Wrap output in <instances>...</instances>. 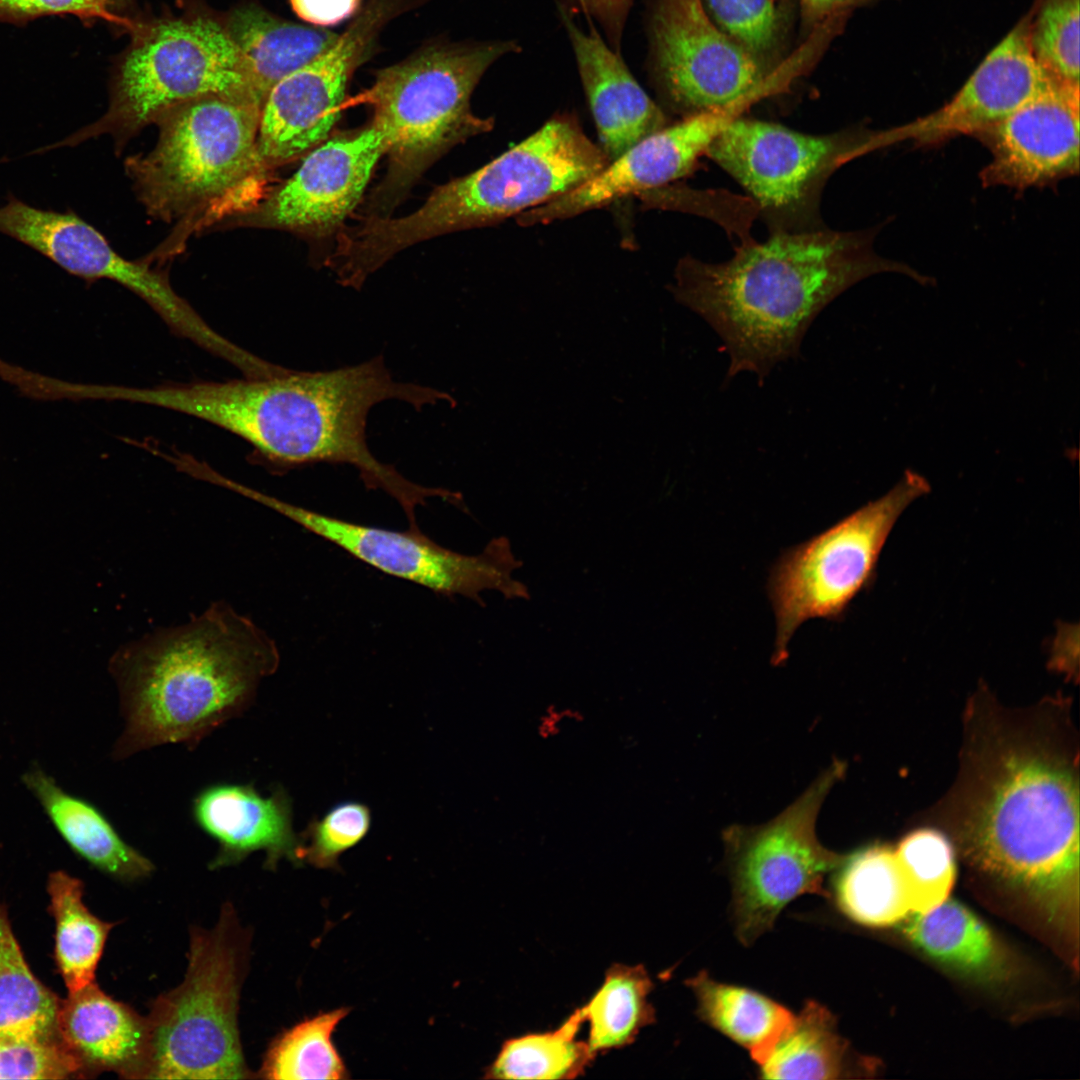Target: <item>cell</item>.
<instances>
[{"label":"cell","instance_id":"d6a6232c","mask_svg":"<svg viewBox=\"0 0 1080 1080\" xmlns=\"http://www.w3.org/2000/svg\"><path fill=\"white\" fill-rule=\"evenodd\" d=\"M895 852L906 878L911 914L929 911L948 898L956 871L953 847L943 833L912 832Z\"/></svg>","mask_w":1080,"mask_h":1080},{"label":"cell","instance_id":"4316f807","mask_svg":"<svg viewBox=\"0 0 1080 1080\" xmlns=\"http://www.w3.org/2000/svg\"><path fill=\"white\" fill-rule=\"evenodd\" d=\"M854 1060L832 1013L807 1001L759 1070L766 1079H840L856 1072Z\"/></svg>","mask_w":1080,"mask_h":1080},{"label":"cell","instance_id":"5b68a950","mask_svg":"<svg viewBox=\"0 0 1080 1080\" xmlns=\"http://www.w3.org/2000/svg\"><path fill=\"white\" fill-rule=\"evenodd\" d=\"M260 112L254 99L223 95L164 112L153 149L125 161L147 213L192 228L256 207L269 173L257 147Z\"/></svg>","mask_w":1080,"mask_h":1080},{"label":"cell","instance_id":"484cf974","mask_svg":"<svg viewBox=\"0 0 1080 1080\" xmlns=\"http://www.w3.org/2000/svg\"><path fill=\"white\" fill-rule=\"evenodd\" d=\"M686 983L702 1021L747 1049L758 1066L794 1021L795 1015L778 1002L754 990L718 982L705 971Z\"/></svg>","mask_w":1080,"mask_h":1080},{"label":"cell","instance_id":"9c48e42d","mask_svg":"<svg viewBox=\"0 0 1080 1080\" xmlns=\"http://www.w3.org/2000/svg\"><path fill=\"white\" fill-rule=\"evenodd\" d=\"M928 490L922 476L907 471L884 496L778 557L767 582L776 623L773 665L786 662L788 644L804 622L844 617L853 599L870 584L898 517Z\"/></svg>","mask_w":1080,"mask_h":1080},{"label":"cell","instance_id":"d6986e66","mask_svg":"<svg viewBox=\"0 0 1080 1080\" xmlns=\"http://www.w3.org/2000/svg\"><path fill=\"white\" fill-rule=\"evenodd\" d=\"M191 811L195 824L218 843L211 869L238 864L255 851H265L271 870L283 858L299 864L292 802L280 786L264 797L251 784H212L194 797Z\"/></svg>","mask_w":1080,"mask_h":1080},{"label":"cell","instance_id":"ab89813d","mask_svg":"<svg viewBox=\"0 0 1080 1080\" xmlns=\"http://www.w3.org/2000/svg\"><path fill=\"white\" fill-rule=\"evenodd\" d=\"M294 12L316 27L338 24L353 15L360 0H290Z\"/></svg>","mask_w":1080,"mask_h":1080},{"label":"cell","instance_id":"ac0fdd59","mask_svg":"<svg viewBox=\"0 0 1080 1080\" xmlns=\"http://www.w3.org/2000/svg\"><path fill=\"white\" fill-rule=\"evenodd\" d=\"M1079 86L1058 83L976 137L989 149L984 186L1024 190L1079 171Z\"/></svg>","mask_w":1080,"mask_h":1080},{"label":"cell","instance_id":"4dcf8cb0","mask_svg":"<svg viewBox=\"0 0 1080 1080\" xmlns=\"http://www.w3.org/2000/svg\"><path fill=\"white\" fill-rule=\"evenodd\" d=\"M350 1012L341 1007L306 1018L282 1033L270 1046L260 1077L278 1080L346 1079V1066L332 1034Z\"/></svg>","mask_w":1080,"mask_h":1080},{"label":"cell","instance_id":"e575fe53","mask_svg":"<svg viewBox=\"0 0 1080 1080\" xmlns=\"http://www.w3.org/2000/svg\"><path fill=\"white\" fill-rule=\"evenodd\" d=\"M712 20L764 64L778 68L785 20L775 0H701Z\"/></svg>","mask_w":1080,"mask_h":1080},{"label":"cell","instance_id":"d590c367","mask_svg":"<svg viewBox=\"0 0 1080 1080\" xmlns=\"http://www.w3.org/2000/svg\"><path fill=\"white\" fill-rule=\"evenodd\" d=\"M371 812L356 801L341 802L321 818H313L301 833L298 863L317 868H336L345 851L357 845L369 832Z\"/></svg>","mask_w":1080,"mask_h":1080},{"label":"cell","instance_id":"7c38bea8","mask_svg":"<svg viewBox=\"0 0 1080 1080\" xmlns=\"http://www.w3.org/2000/svg\"><path fill=\"white\" fill-rule=\"evenodd\" d=\"M650 67L668 108L682 118L737 109L786 80L725 33L701 0H656L649 19Z\"/></svg>","mask_w":1080,"mask_h":1080},{"label":"cell","instance_id":"836d02e7","mask_svg":"<svg viewBox=\"0 0 1080 1080\" xmlns=\"http://www.w3.org/2000/svg\"><path fill=\"white\" fill-rule=\"evenodd\" d=\"M1029 14L1038 64L1056 81L1079 86V0H1037Z\"/></svg>","mask_w":1080,"mask_h":1080},{"label":"cell","instance_id":"44dd1931","mask_svg":"<svg viewBox=\"0 0 1080 1080\" xmlns=\"http://www.w3.org/2000/svg\"><path fill=\"white\" fill-rule=\"evenodd\" d=\"M575 55L600 141L611 162L643 138L669 125L662 108L638 84L620 53L593 25L584 32L560 12Z\"/></svg>","mask_w":1080,"mask_h":1080},{"label":"cell","instance_id":"6da1fadb","mask_svg":"<svg viewBox=\"0 0 1080 1080\" xmlns=\"http://www.w3.org/2000/svg\"><path fill=\"white\" fill-rule=\"evenodd\" d=\"M951 829L967 861L1055 925L1077 923L1079 778L1064 710L973 703Z\"/></svg>","mask_w":1080,"mask_h":1080},{"label":"cell","instance_id":"8fae6325","mask_svg":"<svg viewBox=\"0 0 1080 1080\" xmlns=\"http://www.w3.org/2000/svg\"><path fill=\"white\" fill-rule=\"evenodd\" d=\"M844 772L845 764L835 760L769 822L735 824L723 831L736 935L744 945L770 930L796 897L828 896L824 877L838 867L844 854L822 846L815 827L825 798Z\"/></svg>","mask_w":1080,"mask_h":1080},{"label":"cell","instance_id":"2e32d148","mask_svg":"<svg viewBox=\"0 0 1080 1080\" xmlns=\"http://www.w3.org/2000/svg\"><path fill=\"white\" fill-rule=\"evenodd\" d=\"M742 111L700 113L643 138L597 175L552 201L517 216L521 226L547 224L667 186L688 175L718 133Z\"/></svg>","mask_w":1080,"mask_h":1080},{"label":"cell","instance_id":"ffe728a7","mask_svg":"<svg viewBox=\"0 0 1080 1080\" xmlns=\"http://www.w3.org/2000/svg\"><path fill=\"white\" fill-rule=\"evenodd\" d=\"M57 1033L80 1078L113 1072L149 1079L152 1042L147 1016L107 995L93 982L60 1001Z\"/></svg>","mask_w":1080,"mask_h":1080},{"label":"cell","instance_id":"9a60e30c","mask_svg":"<svg viewBox=\"0 0 1080 1080\" xmlns=\"http://www.w3.org/2000/svg\"><path fill=\"white\" fill-rule=\"evenodd\" d=\"M1029 19L1028 13L989 52L949 102L904 125L879 131L881 148L903 141L929 146L960 135L976 136L1060 83L1033 56Z\"/></svg>","mask_w":1080,"mask_h":1080},{"label":"cell","instance_id":"7402d4cb","mask_svg":"<svg viewBox=\"0 0 1080 1080\" xmlns=\"http://www.w3.org/2000/svg\"><path fill=\"white\" fill-rule=\"evenodd\" d=\"M22 781L62 839L89 864L128 882L154 871L153 863L129 845L94 804L65 791L39 766L27 770Z\"/></svg>","mask_w":1080,"mask_h":1080},{"label":"cell","instance_id":"ba28073f","mask_svg":"<svg viewBox=\"0 0 1080 1080\" xmlns=\"http://www.w3.org/2000/svg\"><path fill=\"white\" fill-rule=\"evenodd\" d=\"M134 29V40L114 74L106 113L33 153L76 146L101 135H110L119 153L144 127L185 102L210 95L257 101L225 24L207 16H187Z\"/></svg>","mask_w":1080,"mask_h":1080},{"label":"cell","instance_id":"f35d334b","mask_svg":"<svg viewBox=\"0 0 1080 1080\" xmlns=\"http://www.w3.org/2000/svg\"><path fill=\"white\" fill-rule=\"evenodd\" d=\"M634 0H558L559 11L584 15L602 28L609 46L619 52L624 26Z\"/></svg>","mask_w":1080,"mask_h":1080},{"label":"cell","instance_id":"1f68e13d","mask_svg":"<svg viewBox=\"0 0 1080 1080\" xmlns=\"http://www.w3.org/2000/svg\"><path fill=\"white\" fill-rule=\"evenodd\" d=\"M61 999L31 971L0 905V1033L56 1031Z\"/></svg>","mask_w":1080,"mask_h":1080},{"label":"cell","instance_id":"f1b7e54d","mask_svg":"<svg viewBox=\"0 0 1080 1080\" xmlns=\"http://www.w3.org/2000/svg\"><path fill=\"white\" fill-rule=\"evenodd\" d=\"M653 982L642 965L613 964L601 987L578 1008L589 1023L587 1044L594 1056L631 1044L640 1030L655 1022L648 996Z\"/></svg>","mask_w":1080,"mask_h":1080},{"label":"cell","instance_id":"30bf717a","mask_svg":"<svg viewBox=\"0 0 1080 1080\" xmlns=\"http://www.w3.org/2000/svg\"><path fill=\"white\" fill-rule=\"evenodd\" d=\"M877 149V131L849 128L811 135L739 115L705 154L752 196L770 232H777L823 226L819 202L828 178Z\"/></svg>","mask_w":1080,"mask_h":1080},{"label":"cell","instance_id":"b9f144b4","mask_svg":"<svg viewBox=\"0 0 1080 1080\" xmlns=\"http://www.w3.org/2000/svg\"><path fill=\"white\" fill-rule=\"evenodd\" d=\"M581 719L580 712L575 708L551 705L539 716L536 724L537 733L542 739L554 738L566 725L579 722Z\"/></svg>","mask_w":1080,"mask_h":1080},{"label":"cell","instance_id":"52a82bcc","mask_svg":"<svg viewBox=\"0 0 1080 1080\" xmlns=\"http://www.w3.org/2000/svg\"><path fill=\"white\" fill-rule=\"evenodd\" d=\"M250 935L230 904L210 929L190 933L183 981L160 994L147 1015L152 1042L149 1079H245L238 1029Z\"/></svg>","mask_w":1080,"mask_h":1080},{"label":"cell","instance_id":"8d00e7d4","mask_svg":"<svg viewBox=\"0 0 1080 1080\" xmlns=\"http://www.w3.org/2000/svg\"><path fill=\"white\" fill-rule=\"evenodd\" d=\"M80 1078L56 1031L0 1033V1079Z\"/></svg>","mask_w":1080,"mask_h":1080},{"label":"cell","instance_id":"8992f818","mask_svg":"<svg viewBox=\"0 0 1080 1080\" xmlns=\"http://www.w3.org/2000/svg\"><path fill=\"white\" fill-rule=\"evenodd\" d=\"M519 49L501 40L434 44L377 71L362 98L386 139L388 168L371 194L370 216H389L443 154L493 128L470 99L486 70Z\"/></svg>","mask_w":1080,"mask_h":1080},{"label":"cell","instance_id":"e0dca14e","mask_svg":"<svg viewBox=\"0 0 1080 1080\" xmlns=\"http://www.w3.org/2000/svg\"><path fill=\"white\" fill-rule=\"evenodd\" d=\"M366 57L359 37L339 34L326 51L271 89L261 106L257 136L268 170L326 140L340 116L349 79Z\"/></svg>","mask_w":1080,"mask_h":1080},{"label":"cell","instance_id":"60d3db41","mask_svg":"<svg viewBox=\"0 0 1080 1080\" xmlns=\"http://www.w3.org/2000/svg\"><path fill=\"white\" fill-rule=\"evenodd\" d=\"M879 0H800L801 24L806 32L820 28L829 20L846 18L859 7Z\"/></svg>","mask_w":1080,"mask_h":1080},{"label":"cell","instance_id":"83f0119b","mask_svg":"<svg viewBox=\"0 0 1080 1080\" xmlns=\"http://www.w3.org/2000/svg\"><path fill=\"white\" fill-rule=\"evenodd\" d=\"M50 912L55 920V960L69 992L95 982V973L114 924L93 915L83 902L82 882L63 871L49 875Z\"/></svg>","mask_w":1080,"mask_h":1080},{"label":"cell","instance_id":"ee69618b","mask_svg":"<svg viewBox=\"0 0 1080 1080\" xmlns=\"http://www.w3.org/2000/svg\"><path fill=\"white\" fill-rule=\"evenodd\" d=\"M776 1V0H775Z\"/></svg>","mask_w":1080,"mask_h":1080},{"label":"cell","instance_id":"603a6c76","mask_svg":"<svg viewBox=\"0 0 1080 1080\" xmlns=\"http://www.w3.org/2000/svg\"><path fill=\"white\" fill-rule=\"evenodd\" d=\"M225 27L261 106L278 82L314 60L338 37L326 28L286 21L254 5L234 9Z\"/></svg>","mask_w":1080,"mask_h":1080},{"label":"cell","instance_id":"3957f363","mask_svg":"<svg viewBox=\"0 0 1080 1080\" xmlns=\"http://www.w3.org/2000/svg\"><path fill=\"white\" fill-rule=\"evenodd\" d=\"M278 664L275 642L224 602L127 643L109 661L124 720L112 758L164 744L195 748L250 707Z\"/></svg>","mask_w":1080,"mask_h":1080},{"label":"cell","instance_id":"f546056e","mask_svg":"<svg viewBox=\"0 0 1080 1080\" xmlns=\"http://www.w3.org/2000/svg\"><path fill=\"white\" fill-rule=\"evenodd\" d=\"M582 1022L576 1009L554 1031L505 1041L484 1078L574 1079L582 1075L595 1058L587 1042L576 1039Z\"/></svg>","mask_w":1080,"mask_h":1080},{"label":"cell","instance_id":"d4e9b609","mask_svg":"<svg viewBox=\"0 0 1080 1080\" xmlns=\"http://www.w3.org/2000/svg\"><path fill=\"white\" fill-rule=\"evenodd\" d=\"M833 872V900L853 922L882 928L912 913L906 878L892 847L866 845L844 855Z\"/></svg>","mask_w":1080,"mask_h":1080},{"label":"cell","instance_id":"74e56055","mask_svg":"<svg viewBox=\"0 0 1080 1080\" xmlns=\"http://www.w3.org/2000/svg\"><path fill=\"white\" fill-rule=\"evenodd\" d=\"M50 14L102 18L129 29L136 26L111 13L104 0H0V17L24 19Z\"/></svg>","mask_w":1080,"mask_h":1080},{"label":"cell","instance_id":"4fadbf2b","mask_svg":"<svg viewBox=\"0 0 1080 1080\" xmlns=\"http://www.w3.org/2000/svg\"><path fill=\"white\" fill-rule=\"evenodd\" d=\"M256 500L367 565L436 593L479 603L486 590H496L506 599L529 598L527 587L512 577L521 562L506 537L492 539L480 554L465 555L442 547L420 529L394 531L357 524L261 492Z\"/></svg>","mask_w":1080,"mask_h":1080},{"label":"cell","instance_id":"cb8c5ba5","mask_svg":"<svg viewBox=\"0 0 1080 1080\" xmlns=\"http://www.w3.org/2000/svg\"><path fill=\"white\" fill-rule=\"evenodd\" d=\"M906 919L905 937L931 959L983 981L1005 976L1006 960L991 931L959 902L947 898Z\"/></svg>","mask_w":1080,"mask_h":1080},{"label":"cell","instance_id":"7a4b0ae2","mask_svg":"<svg viewBox=\"0 0 1080 1080\" xmlns=\"http://www.w3.org/2000/svg\"><path fill=\"white\" fill-rule=\"evenodd\" d=\"M872 232L826 226L770 232L744 241L727 261L692 256L675 268L671 291L718 334L729 356L726 378L754 373L762 383L779 363L798 356L811 323L836 297L882 272L926 277L877 255Z\"/></svg>","mask_w":1080,"mask_h":1080},{"label":"cell","instance_id":"5bb4252c","mask_svg":"<svg viewBox=\"0 0 1080 1080\" xmlns=\"http://www.w3.org/2000/svg\"><path fill=\"white\" fill-rule=\"evenodd\" d=\"M373 123L313 148L297 171L237 224L287 230L309 237L336 231L360 201L377 162L386 154Z\"/></svg>","mask_w":1080,"mask_h":1080},{"label":"cell","instance_id":"277c9868","mask_svg":"<svg viewBox=\"0 0 1080 1080\" xmlns=\"http://www.w3.org/2000/svg\"><path fill=\"white\" fill-rule=\"evenodd\" d=\"M609 163L570 115H558L519 144L437 187L409 215L368 217L352 229L354 262L373 273L396 253L446 233L498 223L582 185Z\"/></svg>","mask_w":1080,"mask_h":1080},{"label":"cell","instance_id":"7bdbcfd3","mask_svg":"<svg viewBox=\"0 0 1080 1080\" xmlns=\"http://www.w3.org/2000/svg\"><path fill=\"white\" fill-rule=\"evenodd\" d=\"M120 0H104L107 6L110 8L113 4L118 3Z\"/></svg>","mask_w":1080,"mask_h":1080}]
</instances>
